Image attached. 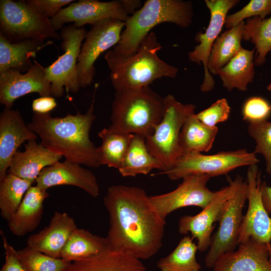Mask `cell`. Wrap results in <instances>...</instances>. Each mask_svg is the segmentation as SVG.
Here are the masks:
<instances>
[{"instance_id":"cell-39","label":"cell","mask_w":271,"mask_h":271,"mask_svg":"<svg viewBox=\"0 0 271 271\" xmlns=\"http://www.w3.org/2000/svg\"><path fill=\"white\" fill-rule=\"evenodd\" d=\"M231 108L227 100L224 98L217 100L208 108L195 114L196 117L204 124L209 127L216 125L228 119Z\"/></svg>"},{"instance_id":"cell-3","label":"cell","mask_w":271,"mask_h":271,"mask_svg":"<svg viewBox=\"0 0 271 271\" xmlns=\"http://www.w3.org/2000/svg\"><path fill=\"white\" fill-rule=\"evenodd\" d=\"M162 48L156 34L151 32L132 55L123 56L112 50L108 51L104 59L115 92L148 86L163 77L175 78L178 69L158 56V52Z\"/></svg>"},{"instance_id":"cell-30","label":"cell","mask_w":271,"mask_h":271,"mask_svg":"<svg viewBox=\"0 0 271 271\" xmlns=\"http://www.w3.org/2000/svg\"><path fill=\"white\" fill-rule=\"evenodd\" d=\"M242 21L234 27L227 29L214 42L207 62V69L211 74L217 75L242 48L243 28Z\"/></svg>"},{"instance_id":"cell-33","label":"cell","mask_w":271,"mask_h":271,"mask_svg":"<svg viewBox=\"0 0 271 271\" xmlns=\"http://www.w3.org/2000/svg\"><path fill=\"white\" fill-rule=\"evenodd\" d=\"M33 184L9 173L0 181V210L3 218L8 222L10 220Z\"/></svg>"},{"instance_id":"cell-18","label":"cell","mask_w":271,"mask_h":271,"mask_svg":"<svg viewBox=\"0 0 271 271\" xmlns=\"http://www.w3.org/2000/svg\"><path fill=\"white\" fill-rule=\"evenodd\" d=\"M36 185L42 189L59 185L77 187L92 197L99 195L100 188L96 178L88 169L80 165L65 160L45 168L36 181Z\"/></svg>"},{"instance_id":"cell-44","label":"cell","mask_w":271,"mask_h":271,"mask_svg":"<svg viewBox=\"0 0 271 271\" xmlns=\"http://www.w3.org/2000/svg\"><path fill=\"white\" fill-rule=\"evenodd\" d=\"M267 89L268 91L271 92V81L270 83L267 85Z\"/></svg>"},{"instance_id":"cell-32","label":"cell","mask_w":271,"mask_h":271,"mask_svg":"<svg viewBox=\"0 0 271 271\" xmlns=\"http://www.w3.org/2000/svg\"><path fill=\"white\" fill-rule=\"evenodd\" d=\"M198 247L189 236L183 237L175 248L157 263L160 271H200L196 254Z\"/></svg>"},{"instance_id":"cell-24","label":"cell","mask_w":271,"mask_h":271,"mask_svg":"<svg viewBox=\"0 0 271 271\" xmlns=\"http://www.w3.org/2000/svg\"><path fill=\"white\" fill-rule=\"evenodd\" d=\"M49 195L47 190L37 185L29 188L16 212L8 222L13 234L23 236L37 227L42 217L44 201Z\"/></svg>"},{"instance_id":"cell-12","label":"cell","mask_w":271,"mask_h":271,"mask_svg":"<svg viewBox=\"0 0 271 271\" xmlns=\"http://www.w3.org/2000/svg\"><path fill=\"white\" fill-rule=\"evenodd\" d=\"M125 22L114 19L98 22L87 32L77 59L80 87L91 84L95 74L94 63L101 54L119 41Z\"/></svg>"},{"instance_id":"cell-28","label":"cell","mask_w":271,"mask_h":271,"mask_svg":"<svg viewBox=\"0 0 271 271\" xmlns=\"http://www.w3.org/2000/svg\"><path fill=\"white\" fill-rule=\"evenodd\" d=\"M112 248L107 238L77 228L64 246L61 258L69 262L98 254Z\"/></svg>"},{"instance_id":"cell-1","label":"cell","mask_w":271,"mask_h":271,"mask_svg":"<svg viewBox=\"0 0 271 271\" xmlns=\"http://www.w3.org/2000/svg\"><path fill=\"white\" fill-rule=\"evenodd\" d=\"M103 203L109 216L106 238L112 248L142 260L162 246L165 219L142 188L123 185L109 187Z\"/></svg>"},{"instance_id":"cell-22","label":"cell","mask_w":271,"mask_h":271,"mask_svg":"<svg viewBox=\"0 0 271 271\" xmlns=\"http://www.w3.org/2000/svg\"><path fill=\"white\" fill-rule=\"evenodd\" d=\"M62 157L38 144L36 140L27 142L24 151L18 150L10 164L8 173L33 182L46 167L59 162Z\"/></svg>"},{"instance_id":"cell-9","label":"cell","mask_w":271,"mask_h":271,"mask_svg":"<svg viewBox=\"0 0 271 271\" xmlns=\"http://www.w3.org/2000/svg\"><path fill=\"white\" fill-rule=\"evenodd\" d=\"M142 6V1L139 0H80L62 9L50 20L56 31L69 23L81 28L108 19L125 22Z\"/></svg>"},{"instance_id":"cell-5","label":"cell","mask_w":271,"mask_h":271,"mask_svg":"<svg viewBox=\"0 0 271 271\" xmlns=\"http://www.w3.org/2000/svg\"><path fill=\"white\" fill-rule=\"evenodd\" d=\"M165 108L163 98L150 86L115 92L112 104L110 129L145 139L162 120Z\"/></svg>"},{"instance_id":"cell-7","label":"cell","mask_w":271,"mask_h":271,"mask_svg":"<svg viewBox=\"0 0 271 271\" xmlns=\"http://www.w3.org/2000/svg\"><path fill=\"white\" fill-rule=\"evenodd\" d=\"M0 35L12 43L48 38L61 40L50 19L31 10L25 1H0Z\"/></svg>"},{"instance_id":"cell-17","label":"cell","mask_w":271,"mask_h":271,"mask_svg":"<svg viewBox=\"0 0 271 271\" xmlns=\"http://www.w3.org/2000/svg\"><path fill=\"white\" fill-rule=\"evenodd\" d=\"M31 93L52 96L46 68L37 61L25 73L14 69L0 73V102L5 108H12L16 99Z\"/></svg>"},{"instance_id":"cell-2","label":"cell","mask_w":271,"mask_h":271,"mask_svg":"<svg viewBox=\"0 0 271 271\" xmlns=\"http://www.w3.org/2000/svg\"><path fill=\"white\" fill-rule=\"evenodd\" d=\"M93 98L86 112L53 117L50 113L34 112L29 128L41 139L40 143L49 150L79 165L98 168L100 164L98 147L91 141L89 132L96 116Z\"/></svg>"},{"instance_id":"cell-13","label":"cell","mask_w":271,"mask_h":271,"mask_svg":"<svg viewBox=\"0 0 271 271\" xmlns=\"http://www.w3.org/2000/svg\"><path fill=\"white\" fill-rule=\"evenodd\" d=\"M246 181L248 205L240 226L238 244L251 239L269 245L271 242V217L263 203L262 182L257 165L248 166Z\"/></svg>"},{"instance_id":"cell-35","label":"cell","mask_w":271,"mask_h":271,"mask_svg":"<svg viewBox=\"0 0 271 271\" xmlns=\"http://www.w3.org/2000/svg\"><path fill=\"white\" fill-rule=\"evenodd\" d=\"M26 271H65L71 262L55 258L28 246L18 251Z\"/></svg>"},{"instance_id":"cell-10","label":"cell","mask_w":271,"mask_h":271,"mask_svg":"<svg viewBox=\"0 0 271 271\" xmlns=\"http://www.w3.org/2000/svg\"><path fill=\"white\" fill-rule=\"evenodd\" d=\"M87 31L74 24L64 27L61 31V46L64 53L46 68L51 85V95L60 97L64 87L67 92L77 93L80 86L77 72V59Z\"/></svg>"},{"instance_id":"cell-29","label":"cell","mask_w":271,"mask_h":271,"mask_svg":"<svg viewBox=\"0 0 271 271\" xmlns=\"http://www.w3.org/2000/svg\"><path fill=\"white\" fill-rule=\"evenodd\" d=\"M154 169L162 171L160 163L149 151L146 139L133 134L118 169L119 172L123 177H135L147 175Z\"/></svg>"},{"instance_id":"cell-45","label":"cell","mask_w":271,"mask_h":271,"mask_svg":"<svg viewBox=\"0 0 271 271\" xmlns=\"http://www.w3.org/2000/svg\"><path fill=\"white\" fill-rule=\"evenodd\" d=\"M269 249H270V252H271V242H270V243L269 244Z\"/></svg>"},{"instance_id":"cell-16","label":"cell","mask_w":271,"mask_h":271,"mask_svg":"<svg viewBox=\"0 0 271 271\" xmlns=\"http://www.w3.org/2000/svg\"><path fill=\"white\" fill-rule=\"evenodd\" d=\"M211 177L206 175L192 174L183 178L174 190L150 196L153 204L165 219L178 209L197 206L203 209L211 201L215 192L210 190L207 183Z\"/></svg>"},{"instance_id":"cell-43","label":"cell","mask_w":271,"mask_h":271,"mask_svg":"<svg viewBox=\"0 0 271 271\" xmlns=\"http://www.w3.org/2000/svg\"><path fill=\"white\" fill-rule=\"evenodd\" d=\"M261 195L265 209L269 214H271V187L265 182L261 184Z\"/></svg>"},{"instance_id":"cell-8","label":"cell","mask_w":271,"mask_h":271,"mask_svg":"<svg viewBox=\"0 0 271 271\" xmlns=\"http://www.w3.org/2000/svg\"><path fill=\"white\" fill-rule=\"evenodd\" d=\"M259 162L254 152L245 149L222 151L213 155L194 153L183 155L169 171L163 173L171 180L192 174L213 177L226 175L237 168L257 165Z\"/></svg>"},{"instance_id":"cell-41","label":"cell","mask_w":271,"mask_h":271,"mask_svg":"<svg viewBox=\"0 0 271 271\" xmlns=\"http://www.w3.org/2000/svg\"><path fill=\"white\" fill-rule=\"evenodd\" d=\"M1 234L5 249V261L0 271H26L18 255V252L8 241L2 230Z\"/></svg>"},{"instance_id":"cell-37","label":"cell","mask_w":271,"mask_h":271,"mask_svg":"<svg viewBox=\"0 0 271 271\" xmlns=\"http://www.w3.org/2000/svg\"><path fill=\"white\" fill-rule=\"evenodd\" d=\"M270 14L271 0H251L241 10L227 15L224 25L227 29H230L244 19L256 17L265 19Z\"/></svg>"},{"instance_id":"cell-38","label":"cell","mask_w":271,"mask_h":271,"mask_svg":"<svg viewBox=\"0 0 271 271\" xmlns=\"http://www.w3.org/2000/svg\"><path fill=\"white\" fill-rule=\"evenodd\" d=\"M243 120L250 123L267 120L271 115V104L260 96L248 98L241 109Z\"/></svg>"},{"instance_id":"cell-4","label":"cell","mask_w":271,"mask_h":271,"mask_svg":"<svg viewBox=\"0 0 271 271\" xmlns=\"http://www.w3.org/2000/svg\"><path fill=\"white\" fill-rule=\"evenodd\" d=\"M193 15L190 1L147 0L125 22L120 40L112 50L123 56L132 55L158 25L172 23L186 28L191 25Z\"/></svg>"},{"instance_id":"cell-11","label":"cell","mask_w":271,"mask_h":271,"mask_svg":"<svg viewBox=\"0 0 271 271\" xmlns=\"http://www.w3.org/2000/svg\"><path fill=\"white\" fill-rule=\"evenodd\" d=\"M247 200V184L240 179L233 194L225 203L218 220L219 225L212 237L205 256V265L212 268L216 260L226 253L235 250L243 215L242 210Z\"/></svg>"},{"instance_id":"cell-26","label":"cell","mask_w":271,"mask_h":271,"mask_svg":"<svg viewBox=\"0 0 271 271\" xmlns=\"http://www.w3.org/2000/svg\"><path fill=\"white\" fill-rule=\"evenodd\" d=\"M255 49L247 50L242 47L221 69L219 75L224 87L228 91L237 89L245 91L254 78Z\"/></svg>"},{"instance_id":"cell-15","label":"cell","mask_w":271,"mask_h":271,"mask_svg":"<svg viewBox=\"0 0 271 271\" xmlns=\"http://www.w3.org/2000/svg\"><path fill=\"white\" fill-rule=\"evenodd\" d=\"M239 2L238 0L204 1L210 13V22L204 33L200 32L195 37L199 44L188 53V59L191 62L203 65L204 78L200 86L202 92L210 91L215 86V81L207 69L208 59L212 46L225 24L228 12Z\"/></svg>"},{"instance_id":"cell-42","label":"cell","mask_w":271,"mask_h":271,"mask_svg":"<svg viewBox=\"0 0 271 271\" xmlns=\"http://www.w3.org/2000/svg\"><path fill=\"white\" fill-rule=\"evenodd\" d=\"M55 99L52 96H40L33 100L32 104L34 112L50 113L57 106Z\"/></svg>"},{"instance_id":"cell-6","label":"cell","mask_w":271,"mask_h":271,"mask_svg":"<svg viewBox=\"0 0 271 271\" xmlns=\"http://www.w3.org/2000/svg\"><path fill=\"white\" fill-rule=\"evenodd\" d=\"M163 118L153 133L146 138L150 153L160 163L162 173L172 169L182 156L179 137L186 119L194 113L196 106L191 103L183 104L172 94L164 97Z\"/></svg>"},{"instance_id":"cell-34","label":"cell","mask_w":271,"mask_h":271,"mask_svg":"<svg viewBox=\"0 0 271 271\" xmlns=\"http://www.w3.org/2000/svg\"><path fill=\"white\" fill-rule=\"evenodd\" d=\"M243 40L254 44V63L257 66L263 65L267 53L271 51V17L267 19L256 17L247 19L243 28Z\"/></svg>"},{"instance_id":"cell-31","label":"cell","mask_w":271,"mask_h":271,"mask_svg":"<svg viewBox=\"0 0 271 271\" xmlns=\"http://www.w3.org/2000/svg\"><path fill=\"white\" fill-rule=\"evenodd\" d=\"M133 134L104 128L98 134L101 144L98 147L100 164L118 170Z\"/></svg>"},{"instance_id":"cell-21","label":"cell","mask_w":271,"mask_h":271,"mask_svg":"<svg viewBox=\"0 0 271 271\" xmlns=\"http://www.w3.org/2000/svg\"><path fill=\"white\" fill-rule=\"evenodd\" d=\"M77 228L67 213L55 211L49 225L27 239V246L49 256L61 258V252L72 232Z\"/></svg>"},{"instance_id":"cell-40","label":"cell","mask_w":271,"mask_h":271,"mask_svg":"<svg viewBox=\"0 0 271 271\" xmlns=\"http://www.w3.org/2000/svg\"><path fill=\"white\" fill-rule=\"evenodd\" d=\"M27 6L37 14L50 19L63 7L74 2L73 0H28Z\"/></svg>"},{"instance_id":"cell-27","label":"cell","mask_w":271,"mask_h":271,"mask_svg":"<svg viewBox=\"0 0 271 271\" xmlns=\"http://www.w3.org/2000/svg\"><path fill=\"white\" fill-rule=\"evenodd\" d=\"M218 132L217 127H209L191 114L185 120L179 137L183 155L207 152L212 147Z\"/></svg>"},{"instance_id":"cell-23","label":"cell","mask_w":271,"mask_h":271,"mask_svg":"<svg viewBox=\"0 0 271 271\" xmlns=\"http://www.w3.org/2000/svg\"><path fill=\"white\" fill-rule=\"evenodd\" d=\"M65 271H147L142 260L112 248L71 262Z\"/></svg>"},{"instance_id":"cell-36","label":"cell","mask_w":271,"mask_h":271,"mask_svg":"<svg viewBox=\"0 0 271 271\" xmlns=\"http://www.w3.org/2000/svg\"><path fill=\"white\" fill-rule=\"evenodd\" d=\"M248 132L256 143L253 152L262 155L265 161L266 171L271 175V121L250 123Z\"/></svg>"},{"instance_id":"cell-19","label":"cell","mask_w":271,"mask_h":271,"mask_svg":"<svg viewBox=\"0 0 271 271\" xmlns=\"http://www.w3.org/2000/svg\"><path fill=\"white\" fill-rule=\"evenodd\" d=\"M37 138L18 110L5 107L0 114V181L7 174L11 161L21 145Z\"/></svg>"},{"instance_id":"cell-14","label":"cell","mask_w":271,"mask_h":271,"mask_svg":"<svg viewBox=\"0 0 271 271\" xmlns=\"http://www.w3.org/2000/svg\"><path fill=\"white\" fill-rule=\"evenodd\" d=\"M242 177L237 176L234 180L228 179L229 185L215 191L211 201L195 215H184L178 222L179 232L190 233L197 240L198 250H207L211 244L214 223L218 221L222 208L227 200L233 194Z\"/></svg>"},{"instance_id":"cell-25","label":"cell","mask_w":271,"mask_h":271,"mask_svg":"<svg viewBox=\"0 0 271 271\" xmlns=\"http://www.w3.org/2000/svg\"><path fill=\"white\" fill-rule=\"evenodd\" d=\"M52 43L32 39L12 43L0 35V73L9 69L27 71L37 53Z\"/></svg>"},{"instance_id":"cell-20","label":"cell","mask_w":271,"mask_h":271,"mask_svg":"<svg viewBox=\"0 0 271 271\" xmlns=\"http://www.w3.org/2000/svg\"><path fill=\"white\" fill-rule=\"evenodd\" d=\"M215 262L212 271H271L269 245L252 239L238 244Z\"/></svg>"}]
</instances>
